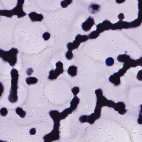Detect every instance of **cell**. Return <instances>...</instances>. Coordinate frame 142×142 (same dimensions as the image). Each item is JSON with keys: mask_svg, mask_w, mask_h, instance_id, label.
Masks as SVG:
<instances>
[{"mask_svg": "<svg viewBox=\"0 0 142 142\" xmlns=\"http://www.w3.org/2000/svg\"><path fill=\"white\" fill-rule=\"evenodd\" d=\"M56 68L55 71L52 70L50 72L48 77L49 79L52 80L56 79L60 74L63 73L64 70L63 63L59 62L56 64Z\"/></svg>", "mask_w": 142, "mask_h": 142, "instance_id": "obj_4", "label": "cell"}, {"mask_svg": "<svg viewBox=\"0 0 142 142\" xmlns=\"http://www.w3.org/2000/svg\"><path fill=\"white\" fill-rule=\"evenodd\" d=\"M110 23V22L108 21H107V20L104 21L103 23L102 24L104 30H108L109 29Z\"/></svg>", "mask_w": 142, "mask_h": 142, "instance_id": "obj_15", "label": "cell"}, {"mask_svg": "<svg viewBox=\"0 0 142 142\" xmlns=\"http://www.w3.org/2000/svg\"><path fill=\"white\" fill-rule=\"evenodd\" d=\"M76 41L78 42H79V43L85 42L86 40L88 39V37L86 35L82 36L80 34L78 35L75 38Z\"/></svg>", "mask_w": 142, "mask_h": 142, "instance_id": "obj_10", "label": "cell"}, {"mask_svg": "<svg viewBox=\"0 0 142 142\" xmlns=\"http://www.w3.org/2000/svg\"><path fill=\"white\" fill-rule=\"evenodd\" d=\"M37 79L36 78L34 77H28L26 79V82L29 85L31 84H33L36 83L37 82Z\"/></svg>", "mask_w": 142, "mask_h": 142, "instance_id": "obj_11", "label": "cell"}, {"mask_svg": "<svg viewBox=\"0 0 142 142\" xmlns=\"http://www.w3.org/2000/svg\"><path fill=\"white\" fill-rule=\"evenodd\" d=\"M1 114L2 116H5L6 115H5V113L6 115L7 114V110L6 108H3L1 110Z\"/></svg>", "mask_w": 142, "mask_h": 142, "instance_id": "obj_20", "label": "cell"}, {"mask_svg": "<svg viewBox=\"0 0 142 142\" xmlns=\"http://www.w3.org/2000/svg\"><path fill=\"white\" fill-rule=\"evenodd\" d=\"M43 37L45 40H47L50 38V34L48 32H46L43 34Z\"/></svg>", "mask_w": 142, "mask_h": 142, "instance_id": "obj_19", "label": "cell"}, {"mask_svg": "<svg viewBox=\"0 0 142 142\" xmlns=\"http://www.w3.org/2000/svg\"><path fill=\"white\" fill-rule=\"evenodd\" d=\"M11 87L10 94L8 98L10 102L14 103L16 102L18 99L17 89L18 88L17 85L19 75L18 71L14 69L11 70Z\"/></svg>", "mask_w": 142, "mask_h": 142, "instance_id": "obj_1", "label": "cell"}, {"mask_svg": "<svg viewBox=\"0 0 142 142\" xmlns=\"http://www.w3.org/2000/svg\"><path fill=\"white\" fill-rule=\"evenodd\" d=\"M18 51L16 48H13L9 51H6L1 49L0 56L4 61L9 63L10 65L13 66L17 62V55Z\"/></svg>", "mask_w": 142, "mask_h": 142, "instance_id": "obj_2", "label": "cell"}, {"mask_svg": "<svg viewBox=\"0 0 142 142\" xmlns=\"http://www.w3.org/2000/svg\"><path fill=\"white\" fill-rule=\"evenodd\" d=\"M94 24V19L91 17H89L86 21L83 23L82 26L83 30L86 32L88 31Z\"/></svg>", "mask_w": 142, "mask_h": 142, "instance_id": "obj_5", "label": "cell"}, {"mask_svg": "<svg viewBox=\"0 0 142 142\" xmlns=\"http://www.w3.org/2000/svg\"><path fill=\"white\" fill-rule=\"evenodd\" d=\"M77 69L76 67L73 66H70L68 69V73L72 76H75L77 75Z\"/></svg>", "mask_w": 142, "mask_h": 142, "instance_id": "obj_9", "label": "cell"}, {"mask_svg": "<svg viewBox=\"0 0 142 142\" xmlns=\"http://www.w3.org/2000/svg\"><path fill=\"white\" fill-rule=\"evenodd\" d=\"M32 21H41L43 19V16L40 14H38L35 12H32L29 14Z\"/></svg>", "mask_w": 142, "mask_h": 142, "instance_id": "obj_6", "label": "cell"}, {"mask_svg": "<svg viewBox=\"0 0 142 142\" xmlns=\"http://www.w3.org/2000/svg\"><path fill=\"white\" fill-rule=\"evenodd\" d=\"M138 122L139 124H142V115L140 114L139 115V118L138 120Z\"/></svg>", "mask_w": 142, "mask_h": 142, "instance_id": "obj_21", "label": "cell"}, {"mask_svg": "<svg viewBox=\"0 0 142 142\" xmlns=\"http://www.w3.org/2000/svg\"><path fill=\"white\" fill-rule=\"evenodd\" d=\"M100 7L98 5L93 4L89 6V11L92 14H95L99 10Z\"/></svg>", "mask_w": 142, "mask_h": 142, "instance_id": "obj_7", "label": "cell"}, {"mask_svg": "<svg viewBox=\"0 0 142 142\" xmlns=\"http://www.w3.org/2000/svg\"><path fill=\"white\" fill-rule=\"evenodd\" d=\"M66 57L68 60H71L73 57V54L71 51H69L66 54Z\"/></svg>", "mask_w": 142, "mask_h": 142, "instance_id": "obj_18", "label": "cell"}, {"mask_svg": "<svg viewBox=\"0 0 142 142\" xmlns=\"http://www.w3.org/2000/svg\"><path fill=\"white\" fill-rule=\"evenodd\" d=\"M24 2V0H18V3L16 7L13 10H9L11 16H12L11 13L12 12L13 15H16L18 16V18H21L26 15V14L23 11V5Z\"/></svg>", "mask_w": 142, "mask_h": 142, "instance_id": "obj_3", "label": "cell"}, {"mask_svg": "<svg viewBox=\"0 0 142 142\" xmlns=\"http://www.w3.org/2000/svg\"><path fill=\"white\" fill-rule=\"evenodd\" d=\"M16 111L17 114L19 115L21 117H24L26 115V112L23 111V109L20 108H17L16 110Z\"/></svg>", "mask_w": 142, "mask_h": 142, "instance_id": "obj_12", "label": "cell"}, {"mask_svg": "<svg viewBox=\"0 0 142 142\" xmlns=\"http://www.w3.org/2000/svg\"><path fill=\"white\" fill-rule=\"evenodd\" d=\"M72 1V0H64L61 2V5L64 8L67 7L70 4Z\"/></svg>", "mask_w": 142, "mask_h": 142, "instance_id": "obj_14", "label": "cell"}, {"mask_svg": "<svg viewBox=\"0 0 142 142\" xmlns=\"http://www.w3.org/2000/svg\"><path fill=\"white\" fill-rule=\"evenodd\" d=\"M80 44V43L75 40L73 43H69L67 47L69 50L72 51L78 48Z\"/></svg>", "mask_w": 142, "mask_h": 142, "instance_id": "obj_8", "label": "cell"}, {"mask_svg": "<svg viewBox=\"0 0 142 142\" xmlns=\"http://www.w3.org/2000/svg\"><path fill=\"white\" fill-rule=\"evenodd\" d=\"M106 62L107 66H111L114 64V60L112 58L109 57L106 60Z\"/></svg>", "mask_w": 142, "mask_h": 142, "instance_id": "obj_16", "label": "cell"}, {"mask_svg": "<svg viewBox=\"0 0 142 142\" xmlns=\"http://www.w3.org/2000/svg\"><path fill=\"white\" fill-rule=\"evenodd\" d=\"M99 35V33L97 31H94L89 34V37L91 39L96 38Z\"/></svg>", "mask_w": 142, "mask_h": 142, "instance_id": "obj_13", "label": "cell"}, {"mask_svg": "<svg viewBox=\"0 0 142 142\" xmlns=\"http://www.w3.org/2000/svg\"><path fill=\"white\" fill-rule=\"evenodd\" d=\"M97 31L99 33H102L104 31L102 24H100L97 26Z\"/></svg>", "mask_w": 142, "mask_h": 142, "instance_id": "obj_17", "label": "cell"}]
</instances>
